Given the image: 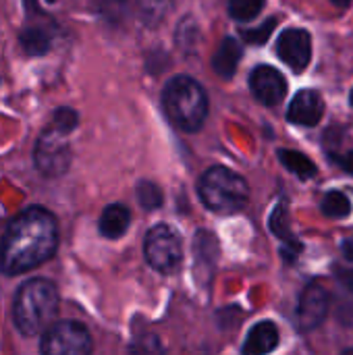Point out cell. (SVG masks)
<instances>
[{"mask_svg":"<svg viewBox=\"0 0 353 355\" xmlns=\"http://www.w3.org/2000/svg\"><path fill=\"white\" fill-rule=\"evenodd\" d=\"M58 245V225L52 212L31 206L10 220L0 241V272L23 275L48 262Z\"/></svg>","mask_w":353,"mask_h":355,"instance_id":"obj_1","label":"cell"},{"mask_svg":"<svg viewBox=\"0 0 353 355\" xmlns=\"http://www.w3.org/2000/svg\"><path fill=\"white\" fill-rule=\"evenodd\" d=\"M58 314V291L48 279L25 281L15 295L12 318L25 337H35L54 324Z\"/></svg>","mask_w":353,"mask_h":355,"instance_id":"obj_2","label":"cell"},{"mask_svg":"<svg viewBox=\"0 0 353 355\" xmlns=\"http://www.w3.org/2000/svg\"><path fill=\"white\" fill-rule=\"evenodd\" d=\"M162 106L177 129L196 133L204 127L208 116V94L193 77L177 75L162 92Z\"/></svg>","mask_w":353,"mask_h":355,"instance_id":"obj_3","label":"cell"},{"mask_svg":"<svg viewBox=\"0 0 353 355\" xmlns=\"http://www.w3.org/2000/svg\"><path fill=\"white\" fill-rule=\"evenodd\" d=\"M198 193L202 204L216 214H235L250 200L248 181L227 166L208 168L198 181Z\"/></svg>","mask_w":353,"mask_h":355,"instance_id":"obj_4","label":"cell"},{"mask_svg":"<svg viewBox=\"0 0 353 355\" xmlns=\"http://www.w3.org/2000/svg\"><path fill=\"white\" fill-rule=\"evenodd\" d=\"M144 256L154 270L173 275L183 260V245L179 233L169 225L152 227L144 239Z\"/></svg>","mask_w":353,"mask_h":355,"instance_id":"obj_5","label":"cell"},{"mask_svg":"<svg viewBox=\"0 0 353 355\" xmlns=\"http://www.w3.org/2000/svg\"><path fill=\"white\" fill-rule=\"evenodd\" d=\"M94 343L89 331L73 320L56 322L44 331L40 354L42 355H92Z\"/></svg>","mask_w":353,"mask_h":355,"instance_id":"obj_6","label":"cell"},{"mask_svg":"<svg viewBox=\"0 0 353 355\" xmlns=\"http://www.w3.org/2000/svg\"><path fill=\"white\" fill-rule=\"evenodd\" d=\"M33 164L44 177H62L71 166V148L67 135L48 127L40 133L33 146Z\"/></svg>","mask_w":353,"mask_h":355,"instance_id":"obj_7","label":"cell"},{"mask_svg":"<svg viewBox=\"0 0 353 355\" xmlns=\"http://www.w3.org/2000/svg\"><path fill=\"white\" fill-rule=\"evenodd\" d=\"M275 52L293 73H304L312 60V33L304 27H287L279 33Z\"/></svg>","mask_w":353,"mask_h":355,"instance_id":"obj_8","label":"cell"},{"mask_svg":"<svg viewBox=\"0 0 353 355\" xmlns=\"http://www.w3.org/2000/svg\"><path fill=\"white\" fill-rule=\"evenodd\" d=\"M327 312H329V293L318 281H312L310 285H306L298 302L295 320L300 331L306 333L318 329L327 318Z\"/></svg>","mask_w":353,"mask_h":355,"instance_id":"obj_9","label":"cell"},{"mask_svg":"<svg viewBox=\"0 0 353 355\" xmlns=\"http://www.w3.org/2000/svg\"><path fill=\"white\" fill-rule=\"evenodd\" d=\"M250 89L260 104L277 106L287 96V79L277 67L258 64L250 73Z\"/></svg>","mask_w":353,"mask_h":355,"instance_id":"obj_10","label":"cell"},{"mask_svg":"<svg viewBox=\"0 0 353 355\" xmlns=\"http://www.w3.org/2000/svg\"><path fill=\"white\" fill-rule=\"evenodd\" d=\"M325 116V100L316 89H300L287 108V121L298 127H316Z\"/></svg>","mask_w":353,"mask_h":355,"instance_id":"obj_11","label":"cell"},{"mask_svg":"<svg viewBox=\"0 0 353 355\" xmlns=\"http://www.w3.org/2000/svg\"><path fill=\"white\" fill-rule=\"evenodd\" d=\"M268 227L270 231L283 241V248H281V254L287 262H295L298 260V254L302 252V243L298 241V237L291 233L289 229V214H287V204L285 202H279L268 218Z\"/></svg>","mask_w":353,"mask_h":355,"instance_id":"obj_12","label":"cell"},{"mask_svg":"<svg viewBox=\"0 0 353 355\" xmlns=\"http://www.w3.org/2000/svg\"><path fill=\"white\" fill-rule=\"evenodd\" d=\"M279 345V329L270 320H262L254 324L246 337L241 355H268Z\"/></svg>","mask_w":353,"mask_h":355,"instance_id":"obj_13","label":"cell"},{"mask_svg":"<svg viewBox=\"0 0 353 355\" xmlns=\"http://www.w3.org/2000/svg\"><path fill=\"white\" fill-rule=\"evenodd\" d=\"M243 56V46L237 37L233 35H227L221 40L214 56H212V69L218 77L223 79H233L237 67H239V60Z\"/></svg>","mask_w":353,"mask_h":355,"instance_id":"obj_14","label":"cell"},{"mask_svg":"<svg viewBox=\"0 0 353 355\" xmlns=\"http://www.w3.org/2000/svg\"><path fill=\"white\" fill-rule=\"evenodd\" d=\"M131 225V212L125 204H108L98 220L100 235L106 239H119L127 233Z\"/></svg>","mask_w":353,"mask_h":355,"instance_id":"obj_15","label":"cell"},{"mask_svg":"<svg viewBox=\"0 0 353 355\" xmlns=\"http://www.w3.org/2000/svg\"><path fill=\"white\" fill-rule=\"evenodd\" d=\"M277 158H279V162H281L289 173H293V175L300 177L302 181H308V179L316 177V173H318L314 160H310L304 152L289 150V148H281V150H277Z\"/></svg>","mask_w":353,"mask_h":355,"instance_id":"obj_16","label":"cell"},{"mask_svg":"<svg viewBox=\"0 0 353 355\" xmlns=\"http://www.w3.org/2000/svg\"><path fill=\"white\" fill-rule=\"evenodd\" d=\"M19 44H21V48L25 50V54H29V56H44V54L50 52L52 37H50V33H48L46 29L31 25V27L21 29V33H19Z\"/></svg>","mask_w":353,"mask_h":355,"instance_id":"obj_17","label":"cell"},{"mask_svg":"<svg viewBox=\"0 0 353 355\" xmlns=\"http://www.w3.org/2000/svg\"><path fill=\"white\" fill-rule=\"evenodd\" d=\"M320 210L327 218H345L352 214V202L343 191H329L320 202Z\"/></svg>","mask_w":353,"mask_h":355,"instance_id":"obj_18","label":"cell"},{"mask_svg":"<svg viewBox=\"0 0 353 355\" xmlns=\"http://www.w3.org/2000/svg\"><path fill=\"white\" fill-rule=\"evenodd\" d=\"M173 8V0H137V12L146 25H156Z\"/></svg>","mask_w":353,"mask_h":355,"instance_id":"obj_19","label":"cell"},{"mask_svg":"<svg viewBox=\"0 0 353 355\" xmlns=\"http://www.w3.org/2000/svg\"><path fill=\"white\" fill-rule=\"evenodd\" d=\"M277 25H279V17H268V19H266V21H262L258 27L241 29L239 33H241L243 42L252 44V46H264V44L270 40V35L275 33Z\"/></svg>","mask_w":353,"mask_h":355,"instance_id":"obj_20","label":"cell"},{"mask_svg":"<svg viewBox=\"0 0 353 355\" xmlns=\"http://www.w3.org/2000/svg\"><path fill=\"white\" fill-rule=\"evenodd\" d=\"M135 191H137V202L144 210H158L164 202L162 189L154 181H139Z\"/></svg>","mask_w":353,"mask_h":355,"instance_id":"obj_21","label":"cell"},{"mask_svg":"<svg viewBox=\"0 0 353 355\" xmlns=\"http://www.w3.org/2000/svg\"><path fill=\"white\" fill-rule=\"evenodd\" d=\"M266 0H229V15L235 21H252L264 10Z\"/></svg>","mask_w":353,"mask_h":355,"instance_id":"obj_22","label":"cell"},{"mask_svg":"<svg viewBox=\"0 0 353 355\" xmlns=\"http://www.w3.org/2000/svg\"><path fill=\"white\" fill-rule=\"evenodd\" d=\"M198 37H200V33H198L196 21H193L191 17H185V19L179 23L177 33H175L177 46H179L183 52H191V50L196 48V44H198Z\"/></svg>","mask_w":353,"mask_h":355,"instance_id":"obj_23","label":"cell"},{"mask_svg":"<svg viewBox=\"0 0 353 355\" xmlns=\"http://www.w3.org/2000/svg\"><path fill=\"white\" fill-rule=\"evenodd\" d=\"M77 125H79V114H77L73 108L60 106V108H56V110L52 112V125H50V127H54V129L60 131L62 135H69L71 131H75Z\"/></svg>","mask_w":353,"mask_h":355,"instance_id":"obj_24","label":"cell"},{"mask_svg":"<svg viewBox=\"0 0 353 355\" xmlns=\"http://www.w3.org/2000/svg\"><path fill=\"white\" fill-rule=\"evenodd\" d=\"M129 355H164L162 343L156 335H141L137 337L131 347H129Z\"/></svg>","mask_w":353,"mask_h":355,"instance_id":"obj_25","label":"cell"},{"mask_svg":"<svg viewBox=\"0 0 353 355\" xmlns=\"http://www.w3.org/2000/svg\"><path fill=\"white\" fill-rule=\"evenodd\" d=\"M327 158H329L331 164L339 166V168L345 171L347 175H353V150H350V152H341V154H337V152H333V150H327Z\"/></svg>","mask_w":353,"mask_h":355,"instance_id":"obj_26","label":"cell"},{"mask_svg":"<svg viewBox=\"0 0 353 355\" xmlns=\"http://www.w3.org/2000/svg\"><path fill=\"white\" fill-rule=\"evenodd\" d=\"M341 252H343V256L353 262V235L352 237H347V239H343V243H341Z\"/></svg>","mask_w":353,"mask_h":355,"instance_id":"obj_27","label":"cell"},{"mask_svg":"<svg viewBox=\"0 0 353 355\" xmlns=\"http://www.w3.org/2000/svg\"><path fill=\"white\" fill-rule=\"evenodd\" d=\"M335 6H339V8H347L350 4H352V0H331Z\"/></svg>","mask_w":353,"mask_h":355,"instance_id":"obj_28","label":"cell"},{"mask_svg":"<svg viewBox=\"0 0 353 355\" xmlns=\"http://www.w3.org/2000/svg\"><path fill=\"white\" fill-rule=\"evenodd\" d=\"M350 104H352V108H353V87H352V92H350Z\"/></svg>","mask_w":353,"mask_h":355,"instance_id":"obj_29","label":"cell"},{"mask_svg":"<svg viewBox=\"0 0 353 355\" xmlns=\"http://www.w3.org/2000/svg\"><path fill=\"white\" fill-rule=\"evenodd\" d=\"M341 355H353V349H347V352H343Z\"/></svg>","mask_w":353,"mask_h":355,"instance_id":"obj_30","label":"cell"},{"mask_svg":"<svg viewBox=\"0 0 353 355\" xmlns=\"http://www.w3.org/2000/svg\"><path fill=\"white\" fill-rule=\"evenodd\" d=\"M48 4H54V2H58V0H46Z\"/></svg>","mask_w":353,"mask_h":355,"instance_id":"obj_31","label":"cell"}]
</instances>
